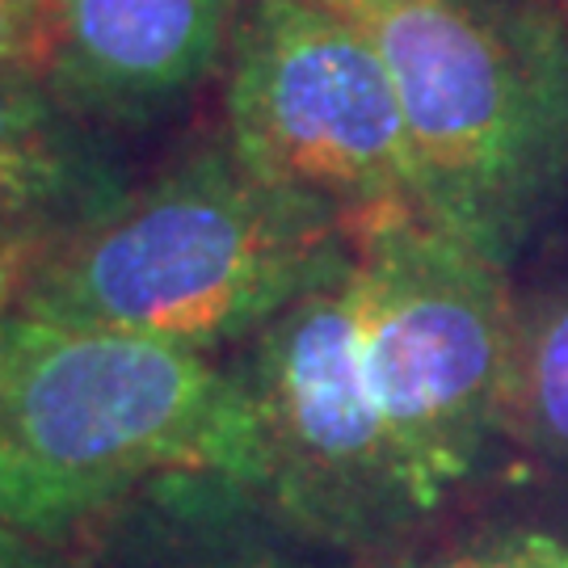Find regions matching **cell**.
<instances>
[{
	"label": "cell",
	"mask_w": 568,
	"mask_h": 568,
	"mask_svg": "<svg viewBox=\"0 0 568 568\" xmlns=\"http://www.w3.org/2000/svg\"><path fill=\"white\" fill-rule=\"evenodd\" d=\"M39 257H42L39 244H21V241H4V236H0V333L18 316L21 291L30 283Z\"/></svg>",
	"instance_id": "14"
},
{
	"label": "cell",
	"mask_w": 568,
	"mask_h": 568,
	"mask_svg": "<svg viewBox=\"0 0 568 568\" xmlns=\"http://www.w3.org/2000/svg\"><path fill=\"white\" fill-rule=\"evenodd\" d=\"M560 4V13H565V26H568V0H556Z\"/></svg>",
	"instance_id": "16"
},
{
	"label": "cell",
	"mask_w": 568,
	"mask_h": 568,
	"mask_svg": "<svg viewBox=\"0 0 568 568\" xmlns=\"http://www.w3.org/2000/svg\"><path fill=\"white\" fill-rule=\"evenodd\" d=\"M182 471L248 485L253 422L203 349L13 316L0 333V523L81 548L135 493Z\"/></svg>",
	"instance_id": "2"
},
{
	"label": "cell",
	"mask_w": 568,
	"mask_h": 568,
	"mask_svg": "<svg viewBox=\"0 0 568 568\" xmlns=\"http://www.w3.org/2000/svg\"><path fill=\"white\" fill-rule=\"evenodd\" d=\"M47 0H0V68L39 63Z\"/></svg>",
	"instance_id": "12"
},
{
	"label": "cell",
	"mask_w": 568,
	"mask_h": 568,
	"mask_svg": "<svg viewBox=\"0 0 568 568\" xmlns=\"http://www.w3.org/2000/svg\"><path fill=\"white\" fill-rule=\"evenodd\" d=\"M354 18L396 81L422 220L509 270L568 185L560 4L375 0Z\"/></svg>",
	"instance_id": "3"
},
{
	"label": "cell",
	"mask_w": 568,
	"mask_h": 568,
	"mask_svg": "<svg viewBox=\"0 0 568 568\" xmlns=\"http://www.w3.org/2000/svg\"><path fill=\"white\" fill-rule=\"evenodd\" d=\"M312 4H333V9H366V4H375V0H312Z\"/></svg>",
	"instance_id": "15"
},
{
	"label": "cell",
	"mask_w": 568,
	"mask_h": 568,
	"mask_svg": "<svg viewBox=\"0 0 568 568\" xmlns=\"http://www.w3.org/2000/svg\"><path fill=\"white\" fill-rule=\"evenodd\" d=\"M77 551L81 568H333L337 556L211 471L148 485Z\"/></svg>",
	"instance_id": "9"
},
{
	"label": "cell",
	"mask_w": 568,
	"mask_h": 568,
	"mask_svg": "<svg viewBox=\"0 0 568 568\" xmlns=\"http://www.w3.org/2000/svg\"><path fill=\"white\" fill-rule=\"evenodd\" d=\"M396 568H568V544L544 530H493Z\"/></svg>",
	"instance_id": "11"
},
{
	"label": "cell",
	"mask_w": 568,
	"mask_h": 568,
	"mask_svg": "<svg viewBox=\"0 0 568 568\" xmlns=\"http://www.w3.org/2000/svg\"><path fill=\"white\" fill-rule=\"evenodd\" d=\"M241 0H47L39 72L110 135L152 126L220 68Z\"/></svg>",
	"instance_id": "7"
},
{
	"label": "cell",
	"mask_w": 568,
	"mask_h": 568,
	"mask_svg": "<svg viewBox=\"0 0 568 568\" xmlns=\"http://www.w3.org/2000/svg\"><path fill=\"white\" fill-rule=\"evenodd\" d=\"M509 438L568 467V283L514 300Z\"/></svg>",
	"instance_id": "10"
},
{
	"label": "cell",
	"mask_w": 568,
	"mask_h": 568,
	"mask_svg": "<svg viewBox=\"0 0 568 568\" xmlns=\"http://www.w3.org/2000/svg\"><path fill=\"white\" fill-rule=\"evenodd\" d=\"M253 422L248 493L337 556H387L429 527L422 493L371 396L354 257L236 354Z\"/></svg>",
	"instance_id": "5"
},
{
	"label": "cell",
	"mask_w": 568,
	"mask_h": 568,
	"mask_svg": "<svg viewBox=\"0 0 568 568\" xmlns=\"http://www.w3.org/2000/svg\"><path fill=\"white\" fill-rule=\"evenodd\" d=\"M110 131L55 98L39 63L0 68V236L51 244L102 224L135 190Z\"/></svg>",
	"instance_id": "8"
},
{
	"label": "cell",
	"mask_w": 568,
	"mask_h": 568,
	"mask_svg": "<svg viewBox=\"0 0 568 568\" xmlns=\"http://www.w3.org/2000/svg\"><path fill=\"white\" fill-rule=\"evenodd\" d=\"M349 257L342 215L253 178L220 140L140 182L102 224L51 244L18 312L211 354L262 333Z\"/></svg>",
	"instance_id": "1"
},
{
	"label": "cell",
	"mask_w": 568,
	"mask_h": 568,
	"mask_svg": "<svg viewBox=\"0 0 568 568\" xmlns=\"http://www.w3.org/2000/svg\"><path fill=\"white\" fill-rule=\"evenodd\" d=\"M354 291L371 396L426 509L438 514L509 434L506 270L405 211L354 232Z\"/></svg>",
	"instance_id": "4"
},
{
	"label": "cell",
	"mask_w": 568,
	"mask_h": 568,
	"mask_svg": "<svg viewBox=\"0 0 568 568\" xmlns=\"http://www.w3.org/2000/svg\"><path fill=\"white\" fill-rule=\"evenodd\" d=\"M224 119L253 178L328 206L354 232L417 211L396 81L345 9L244 0L227 39Z\"/></svg>",
	"instance_id": "6"
},
{
	"label": "cell",
	"mask_w": 568,
	"mask_h": 568,
	"mask_svg": "<svg viewBox=\"0 0 568 568\" xmlns=\"http://www.w3.org/2000/svg\"><path fill=\"white\" fill-rule=\"evenodd\" d=\"M0 568H81V551L47 544L0 523Z\"/></svg>",
	"instance_id": "13"
}]
</instances>
